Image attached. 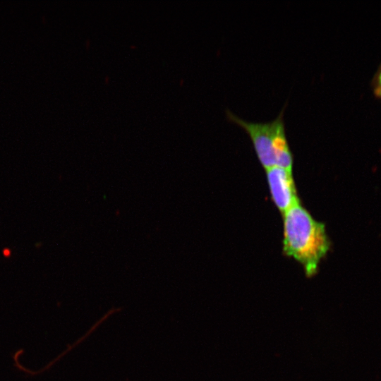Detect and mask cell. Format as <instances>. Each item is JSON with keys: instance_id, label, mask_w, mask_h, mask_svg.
Listing matches in <instances>:
<instances>
[{"instance_id": "2", "label": "cell", "mask_w": 381, "mask_h": 381, "mask_svg": "<svg viewBox=\"0 0 381 381\" xmlns=\"http://www.w3.org/2000/svg\"><path fill=\"white\" fill-rule=\"evenodd\" d=\"M226 115L230 120L242 126L248 133L258 158L265 169L277 166L273 120L265 123L248 121L229 109L226 110Z\"/></svg>"}, {"instance_id": "3", "label": "cell", "mask_w": 381, "mask_h": 381, "mask_svg": "<svg viewBox=\"0 0 381 381\" xmlns=\"http://www.w3.org/2000/svg\"><path fill=\"white\" fill-rule=\"evenodd\" d=\"M265 171L272 200L282 214L300 203L292 171L279 166L269 167Z\"/></svg>"}, {"instance_id": "1", "label": "cell", "mask_w": 381, "mask_h": 381, "mask_svg": "<svg viewBox=\"0 0 381 381\" xmlns=\"http://www.w3.org/2000/svg\"><path fill=\"white\" fill-rule=\"evenodd\" d=\"M282 215L284 253L302 265L307 277H314L330 246L324 224L316 221L301 202Z\"/></svg>"}, {"instance_id": "4", "label": "cell", "mask_w": 381, "mask_h": 381, "mask_svg": "<svg viewBox=\"0 0 381 381\" xmlns=\"http://www.w3.org/2000/svg\"><path fill=\"white\" fill-rule=\"evenodd\" d=\"M375 92L379 97H381V69L379 71L375 80Z\"/></svg>"}]
</instances>
